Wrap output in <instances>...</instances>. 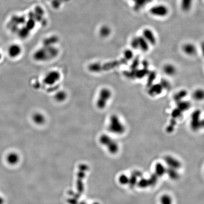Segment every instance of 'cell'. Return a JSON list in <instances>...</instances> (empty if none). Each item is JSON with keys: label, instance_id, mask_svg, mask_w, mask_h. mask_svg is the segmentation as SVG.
I'll return each mask as SVG.
<instances>
[{"label": "cell", "instance_id": "cell-1", "mask_svg": "<svg viewBox=\"0 0 204 204\" xmlns=\"http://www.w3.org/2000/svg\"><path fill=\"white\" fill-rule=\"evenodd\" d=\"M127 61L125 59L123 58L121 60L113 61L105 63L95 62L90 64L88 66V69L90 72L100 73L103 71L110 70L122 65L124 64L127 63Z\"/></svg>", "mask_w": 204, "mask_h": 204}, {"label": "cell", "instance_id": "cell-2", "mask_svg": "<svg viewBox=\"0 0 204 204\" xmlns=\"http://www.w3.org/2000/svg\"><path fill=\"white\" fill-rule=\"evenodd\" d=\"M108 128L111 132L116 134H122L125 131L124 124L116 114H112L110 117Z\"/></svg>", "mask_w": 204, "mask_h": 204}, {"label": "cell", "instance_id": "cell-3", "mask_svg": "<svg viewBox=\"0 0 204 204\" xmlns=\"http://www.w3.org/2000/svg\"><path fill=\"white\" fill-rule=\"evenodd\" d=\"M112 97V92L109 88H104L99 92L96 101V106L100 110L104 109Z\"/></svg>", "mask_w": 204, "mask_h": 204}, {"label": "cell", "instance_id": "cell-4", "mask_svg": "<svg viewBox=\"0 0 204 204\" xmlns=\"http://www.w3.org/2000/svg\"><path fill=\"white\" fill-rule=\"evenodd\" d=\"M201 112L200 110H196L192 113L190 126L194 130H197L203 126V122L201 120Z\"/></svg>", "mask_w": 204, "mask_h": 204}, {"label": "cell", "instance_id": "cell-5", "mask_svg": "<svg viewBox=\"0 0 204 204\" xmlns=\"http://www.w3.org/2000/svg\"><path fill=\"white\" fill-rule=\"evenodd\" d=\"M101 140L102 143L107 146L108 148L111 153L116 154L119 150V146L117 143L108 136H102Z\"/></svg>", "mask_w": 204, "mask_h": 204}, {"label": "cell", "instance_id": "cell-6", "mask_svg": "<svg viewBox=\"0 0 204 204\" xmlns=\"http://www.w3.org/2000/svg\"><path fill=\"white\" fill-rule=\"evenodd\" d=\"M61 79L60 72L56 70L50 71L46 75L44 79V84L48 85H52L58 82Z\"/></svg>", "mask_w": 204, "mask_h": 204}, {"label": "cell", "instance_id": "cell-7", "mask_svg": "<svg viewBox=\"0 0 204 204\" xmlns=\"http://www.w3.org/2000/svg\"><path fill=\"white\" fill-rule=\"evenodd\" d=\"M168 8L162 5L154 6L150 10V12L152 15L159 17H164L168 14Z\"/></svg>", "mask_w": 204, "mask_h": 204}, {"label": "cell", "instance_id": "cell-8", "mask_svg": "<svg viewBox=\"0 0 204 204\" xmlns=\"http://www.w3.org/2000/svg\"><path fill=\"white\" fill-rule=\"evenodd\" d=\"M148 43L151 46H154L157 42V38L151 29L146 28L143 31V36Z\"/></svg>", "mask_w": 204, "mask_h": 204}, {"label": "cell", "instance_id": "cell-9", "mask_svg": "<svg viewBox=\"0 0 204 204\" xmlns=\"http://www.w3.org/2000/svg\"><path fill=\"white\" fill-rule=\"evenodd\" d=\"M182 50L185 55L189 56H195L197 51L196 46L191 43L185 44L182 46Z\"/></svg>", "mask_w": 204, "mask_h": 204}, {"label": "cell", "instance_id": "cell-10", "mask_svg": "<svg viewBox=\"0 0 204 204\" xmlns=\"http://www.w3.org/2000/svg\"><path fill=\"white\" fill-rule=\"evenodd\" d=\"M163 71L167 76H173L176 74L177 69L173 64L167 63L164 66Z\"/></svg>", "mask_w": 204, "mask_h": 204}, {"label": "cell", "instance_id": "cell-11", "mask_svg": "<svg viewBox=\"0 0 204 204\" xmlns=\"http://www.w3.org/2000/svg\"><path fill=\"white\" fill-rule=\"evenodd\" d=\"M22 49L21 47L18 44H12L8 49V53L10 57L15 58L19 56L21 53Z\"/></svg>", "mask_w": 204, "mask_h": 204}, {"label": "cell", "instance_id": "cell-12", "mask_svg": "<svg viewBox=\"0 0 204 204\" xmlns=\"http://www.w3.org/2000/svg\"><path fill=\"white\" fill-rule=\"evenodd\" d=\"M163 88L160 83L155 84L154 85H151V87H150L148 94L151 97L157 96L161 94L162 91H163Z\"/></svg>", "mask_w": 204, "mask_h": 204}, {"label": "cell", "instance_id": "cell-13", "mask_svg": "<svg viewBox=\"0 0 204 204\" xmlns=\"http://www.w3.org/2000/svg\"><path fill=\"white\" fill-rule=\"evenodd\" d=\"M165 162L169 167L178 169L181 167V164L177 159L172 157H167L165 158Z\"/></svg>", "mask_w": 204, "mask_h": 204}, {"label": "cell", "instance_id": "cell-14", "mask_svg": "<svg viewBox=\"0 0 204 204\" xmlns=\"http://www.w3.org/2000/svg\"><path fill=\"white\" fill-rule=\"evenodd\" d=\"M139 49L143 52H147L149 50L150 44L142 36L138 37Z\"/></svg>", "mask_w": 204, "mask_h": 204}, {"label": "cell", "instance_id": "cell-15", "mask_svg": "<svg viewBox=\"0 0 204 204\" xmlns=\"http://www.w3.org/2000/svg\"><path fill=\"white\" fill-rule=\"evenodd\" d=\"M177 106L178 109L183 112L190 109L191 104L189 101H184L183 100L177 103Z\"/></svg>", "mask_w": 204, "mask_h": 204}, {"label": "cell", "instance_id": "cell-16", "mask_svg": "<svg viewBox=\"0 0 204 204\" xmlns=\"http://www.w3.org/2000/svg\"><path fill=\"white\" fill-rule=\"evenodd\" d=\"M142 173L140 172L136 171L134 172L133 175H131V177L129 178V184H130V186H131V187L134 186L136 183L138 178L140 177Z\"/></svg>", "mask_w": 204, "mask_h": 204}, {"label": "cell", "instance_id": "cell-17", "mask_svg": "<svg viewBox=\"0 0 204 204\" xmlns=\"http://www.w3.org/2000/svg\"><path fill=\"white\" fill-rule=\"evenodd\" d=\"M187 95V91L186 90H180L176 94H175L173 97V99L175 102L178 103V102L183 100V98H186Z\"/></svg>", "mask_w": 204, "mask_h": 204}, {"label": "cell", "instance_id": "cell-18", "mask_svg": "<svg viewBox=\"0 0 204 204\" xmlns=\"http://www.w3.org/2000/svg\"><path fill=\"white\" fill-rule=\"evenodd\" d=\"M192 4V0H182L181 8L184 12H188L190 10Z\"/></svg>", "mask_w": 204, "mask_h": 204}, {"label": "cell", "instance_id": "cell-19", "mask_svg": "<svg viewBox=\"0 0 204 204\" xmlns=\"http://www.w3.org/2000/svg\"><path fill=\"white\" fill-rule=\"evenodd\" d=\"M204 91L201 89H197L193 92V98L196 101H200L204 98Z\"/></svg>", "mask_w": 204, "mask_h": 204}, {"label": "cell", "instance_id": "cell-20", "mask_svg": "<svg viewBox=\"0 0 204 204\" xmlns=\"http://www.w3.org/2000/svg\"><path fill=\"white\" fill-rule=\"evenodd\" d=\"M177 171L176 169L169 168L166 170V173H167L169 176L172 179L176 180L179 177V174Z\"/></svg>", "mask_w": 204, "mask_h": 204}, {"label": "cell", "instance_id": "cell-21", "mask_svg": "<svg viewBox=\"0 0 204 204\" xmlns=\"http://www.w3.org/2000/svg\"><path fill=\"white\" fill-rule=\"evenodd\" d=\"M111 30L110 28L106 26H104L101 27L99 31L100 36L103 38H106L111 34Z\"/></svg>", "mask_w": 204, "mask_h": 204}, {"label": "cell", "instance_id": "cell-22", "mask_svg": "<svg viewBox=\"0 0 204 204\" xmlns=\"http://www.w3.org/2000/svg\"><path fill=\"white\" fill-rule=\"evenodd\" d=\"M166 169L164 166L163 165H162L161 164H158L155 166V174L157 175H158L159 176H161L166 173Z\"/></svg>", "mask_w": 204, "mask_h": 204}, {"label": "cell", "instance_id": "cell-23", "mask_svg": "<svg viewBox=\"0 0 204 204\" xmlns=\"http://www.w3.org/2000/svg\"><path fill=\"white\" fill-rule=\"evenodd\" d=\"M134 2V9L135 10H139L147 3V0H136Z\"/></svg>", "mask_w": 204, "mask_h": 204}, {"label": "cell", "instance_id": "cell-24", "mask_svg": "<svg viewBox=\"0 0 204 204\" xmlns=\"http://www.w3.org/2000/svg\"><path fill=\"white\" fill-rule=\"evenodd\" d=\"M123 57L127 61L131 60L134 57L133 51L131 49H126L123 52Z\"/></svg>", "mask_w": 204, "mask_h": 204}, {"label": "cell", "instance_id": "cell-25", "mask_svg": "<svg viewBox=\"0 0 204 204\" xmlns=\"http://www.w3.org/2000/svg\"><path fill=\"white\" fill-rule=\"evenodd\" d=\"M161 204H172V197L168 195H164L160 199Z\"/></svg>", "mask_w": 204, "mask_h": 204}, {"label": "cell", "instance_id": "cell-26", "mask_svg": "<svg viewBox=\"0 0 204 204\" xmlns=\"http://www.w3.org/2000/svg\"><path fill=\"white\" fill-rule=\"evenodd\" d=\"M67 94L64 91H60L58 92V93L56 94V100L59 102H62V101L65 100L66 98Z\"/></svg>", "mask_w": 204, "mask_h": 204}, {"label": "cell", "instance_id": "cell-27", "mask_svg": "<svg viewBox=\"0 0 204 204\" xmlns=\"http://www.w3.org/2000/svg\"><path fill=\"white\" fill-rule=\"evenodd\" d=\"M34 120L38 123H42L44 121V116L41 113H37L34 115Z\"/></svg>", "mask_w": 204, "mask_h": 204}, {"label": "cell", "instance_id": "cell-28", "mask_svg": "<svg viewBox=\"0 0 204 204\" xmlns=\"http://www.w3.org/2000/svg\"><path fill=\"white\" fill-rule=\"evenodd\" d=\"M182 113L183 112L181 110L178 109L177 108H175L173 111H172V119H175L180 118Z\"/></svg>", "mask_w": 204, "mask_h": 204}, {"label": "cell", "instance_id": "cell-29", "mask_svg": "<svg viewBox=\"0 0 204 204\" xmlns=\"http://www.w3.org/2000/svg\"><path fill=\"white\" fill-rule=\"evenodd\" d=\"M130 46L132 49L137 50L139 49V42H138V37L133 38L130 42Z\"/></svg>", "mask_w": 204, "mask_h": 204}, {"label": "cell", "instance_id": "cell-30", "mask_svg": "<svg viewBox=\"0 0 204 204\" xmlns=\"http://www.w3.org/2000/svg\"><path fill=\"white\" fill-rule=\"evenodd\" d=\"M7 160L9 163L14 164L17 161V155L14 154H10L7 157Z\"/></svg>", "mask_w": 204, "mask_h": 204}, {"label": "cell", "instance_id": "cell-31", "mask_svg": "<svg viewBox=\"0 0 204 204\" xmlns=\"http://www.w3.org/2000/svg\"><path fill=\"white\" fill-rule=\"evenodd\" d=\"M119 182L122 184L125 185L128 184L129 182V178L126 175L122 174L119 178Z\"/></svg>", "mask_w": 204, "mask_h": 204}, {"label": "cell", "instance_id": "cell-32", "mask_svg": "<svg viewBox=\"0 0 204 204\" xmlns=\"http://www.w3.org/2000/svg\"><path fill=\"white\" fill-rule=\"evenodd\" d=\"M163 89H168L170 88V84L167 80H163L160 83Z\"/></svg>", "mask_w": 204, "mask_h": 204}, {"label": "cell", "instance_id": "cell-33", "mask_svg": "<svg viewBox=\"0 0 204 204\" xmlns=\"http://www.w3.org/2000/svg\"><path fill=\"white\" fill-rule=\"evenodd\" d=\"M149 78L148 82H147V83H148V85L150 84H151V83L152 84V82L154 80V79H155V77H156V74L154 72H152L150 75H149Z\"/></svg>", "mask_w": 204, "mask_h": 204}, {"label": "cell", "instance_id": "cell-34", "mask_svg": "<svg viewBox=\"0 0 204 204\" xmlns=\"http://www.w3.org/2000/svg\"><path fill=\"white\" fill-rule=\"evenodd\" d=\"M3 203H4V200L2 197L0 196V204H3Z\"/></svg>", "mask_w": 204, "mask_h": 204}, {"label": "cell", "instance_id": "cell-35", "mask_svg": "<svg viewBox=\"0 0 204 204\" xmlns=\"http://www.w3.org/2000/svg\"><path fill=\"white\" fill-rule=\"evenodd\" d=\"M152 1H153V0H147V3L151 2H152Z\"/></svg>", "mask_w": 204, "mask_h": 204}, {"label": "cell", "instance_id": "cell-36", "mask_svg": "<svg viewBox=\"0 0 204 204\" xmlns=\"http://www.w3.org/2000/svg\"><path fill=\"white\" fill-rule=\"evenodd\" d=\"M131 1H133L135 2V1L136 0H131Z\"/></svg>", "mask_w": 204, "mask_h": 204}]
</instances>
